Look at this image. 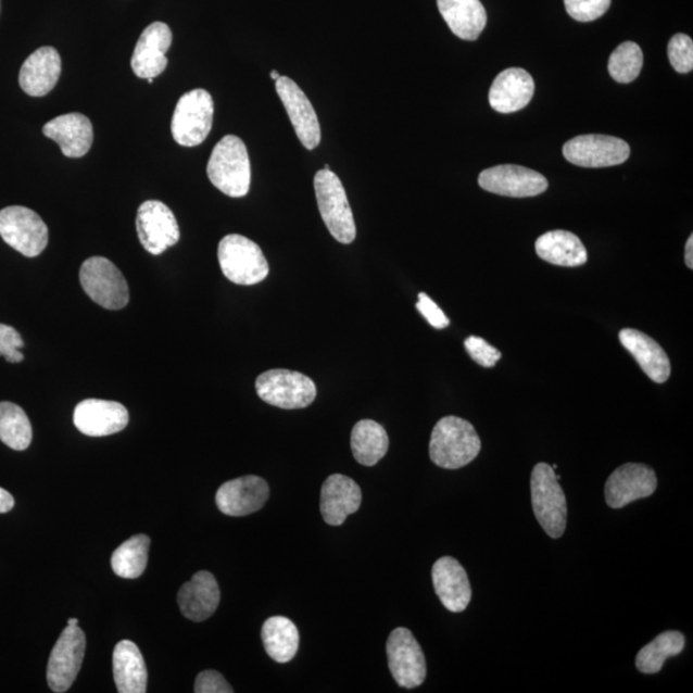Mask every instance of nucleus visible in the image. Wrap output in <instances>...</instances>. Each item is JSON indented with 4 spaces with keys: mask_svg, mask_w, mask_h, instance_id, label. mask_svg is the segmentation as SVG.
<instances>
[{
    "mask_svg": "<svg viewBox=\"0 0 693 693\" xmlns=\"http://www.w3.org/2000/svg\"><path fill=\"white\" fill-rule=\"evenodd\" d=\"M275 88L302 146L308 151L315 150L322 141V129L314 105L291 77L280 76Z\"/></svg>",
    "mask_w": 693,
    "mask_h": 693,
    "instance_id": "nucleus-15",
    "label": "nucleus"
},
{
    "mask_svg": "<svg viewBox=\"0 0 693 693\" xmlns=\"http://www.w3.org/2000/svg\"><path fill=\"white\" fill-rule=\"evenodd\" d=\"M270 76L274 81H277L280 77V74L278 73V71L273 70Z\"/></svg>",
    "mask_w": 693,
    "mask_h": 693,
    "instance_id": "nucleus-45",
    "label": "nucleus"
},
{
    "mask_svg": "<svg viewBox=\"0 0 693 693\" xmlns=\"http://www.w3.org/2000/svg\"><path fill=\"white\" fill-rule=\"evenodd\" d=\"M75 427L89 437L118 433L129 424V413L122 403L105 400H85L76 406Z\"/></svg>",
    "mask_w": 693,
    "mask_h": 693,
    "instance_id": "nucleus-19",
    "label": "nucleus"
},
{
    "mask_svg": "<svg viewBox=\"0 0 693 693\" xmlns=\"http://www.w3.org/2000/svg\"><path fill=\"white\" fill-rule=\"evenodd\" d=\"M42 134L54 140L70 159H80L87 154L94 139L93 125L81 113H67L51 119L42 127Z\"/></svg>",
    "mask_w": 693,
    "mask_h": 693,
    "instance_id": "nucleus-22",
    "label": "nucleus"
},
{
    "mask_svg": "<svg viewBox=\"0 0 693 693\" xmlns=\"http://www.w3.org/2000/svg\"><path fill=\"white\" fill-rule=\"evenodd\" d=\"M0 441L16 451L28 449L33 441L30 420L24 410L12 402H0Z\"/></svg>",
    "mask_w": 693,
    "mask_h": 693,
    "instance_id": "nucleus-34",
    "label": "nucleus"
},
{
    "mask_svg": "<svg viewBox=\"0 0 693 693\" xmlns=\"http://www.w3.org/2000/svg\"><path fill=\"white\" fill-rule=\"evenodd\" d=\"M619 341L650 379L657 385L666 383L671 373L670 360L659 343L635 329L620 330Z\"/></svg>",
    "mask_w": 693,
    "mask_h": 693,
    "instance_id": "nucleus-26",
    "label": "nucleus"
},
{
    "mask_svg": "<svg viewBox=\"0 0 693 693\" xmlns=\"http://www.w3.org/2000/svg\"><path fill=\"white\" fill-rule=\"evenodd\" d=\"M670 65L680 74H689L693 68V41L689 35L676 34L668 45Z\"/></svg>",
    "mask_w": 693,
    "mask_h": 693,
    "instance_id": "nucleus-36",
    "label": "nucleus"
},
{
    "mask_svg": "<svg viewBox=\"0 0 693 693\" xmlns=\"http://www.w3.org/2000/svg\"><path fill=\"white\" fill-rule=\"evenodd\" d=\"M563 153L572 165L601 168L625 164L631 148L623 139L591 134L570 139L565 143Z\"/></svg>",
    "mask_w": 693,
    "mask_h": 693,
    "instance_id": "nucleus-12",
    "label": "nucleus"
},
{
    "mask_svg": "<svg viewBox=\"0 0 693 693\" xmlns=\"http://www.w3.org/2000/svg\"><path fill=\"white\" fill-rule=\"evenodd\" d=\"M0 237L26 257H37L47 249L48 228L37 212L23 206L0 211Z\"/></svg>",
    "mask_w": 693,
    "mask_h": 693,
    "instance_id": "nucleus-9",
    "label": "nucleus"
},
{
    "mask_svg": "<svg viewBox=\"0 0 693 693\" xmlns=\"http://www.w3.org/2000/svg\"><path fill=\"white\" fill-rule=\"evenodd\" d=\"M684 261H685V266H688L690 270H692L693 268V236H691L688 240V243H685Z\"/></svg>",
    "mask_w": 693,
    "mask_h": 693,
    "instance_id": "nucleus-43",
    "label": "nucleus"
},
{
    "mask_svg": "<svg viewBox=\"0 0 693 693\" xmlns=\"http://www.w3.org/2000/svg\"><path fill=\"white\" fill-rule=\"evenodd\" d=\"M363 492L355 480L342 474H333L322 488L320 512L327 525L342 526L350 515L358 512Z\"/></svg>",
    "mask_w": 693,
    "mask_h": 693,
    "instance_id": "nucleus-20",
    "label": "nucleus"
},
{
    "mask_svg": "<svg viewBox=\"0 0 693 693\" xmlns=\"http://www.w3.org/2000/svg\"><path fill=\"white\" fill-rule=\"evenodd\" d=\"M351 449L356 462L364 466L377 465L387 455L389 438L379 423L361 420L352 429Z\"/></svg>",
    "mask_w": 693,
    "mask_h": 693,
    "instance_id": "nucleus-31",
    "label": "nucleus"
},
{
    "mask_svg": "<svg viewBox=\"0 0 693 693\" xmlns=\"http://www.w3.org/2000/svg\"><path fill=\"white\" fill-rule=\"evenodd\" d=\"M14 506V499L9 491L0 488V514L9 513Z\"/></svg>",
    "mask_w": 693,
    "mask_h": 693,
    "instance_id": "nucleus-42",
    "label": "nucleus"
},
{
    "mask_svg": "<svg viewBox=\"0 0 693 693\" xmlns=\"http://www.w3.org/2000/svg\"><path fill=\"white\" fill-rule=\"evenodd\" d=\"M314 187L317 206L330 235L339 243L351 244L356 238V224L341 179L324 168L315 175Z\"/></svg>",
    "mask_w": 693,
    "mask_h": 693,
    "instance_id": "nucleus-4",
    "label": "nucleus"
},
{
    "mask_svg": "<svg viewBox=\"0 0 693 693\" xmlns=\"http://www.w3.org/2000/svg\"><path fill=\"white\" fill-rule=\"evenodd\" d=\"M147 81L153 84L154 79H147Z\"/></svg>",
    "mask_w": 693,
    "mask_h": 693,
    "instance_id": "nucleus-46",
    "label": "nucleus"
},
{
    "mask_svg": "<svg viewBox=\"0 0 693 693\" xmlns=\"http://www.w3.org/2000/svg\"><path fill=\"white\" fill-rule=\"evenodd\" d=\"M565 9L571 18L579 23H591L610 9L612 0H564Z\"/></svg>",
    "mask_w": 693,
    "mask_h": 693,
    "instance_id": "nucleus-37",
    "label": "nucleus"
},
{
    "mask_svg": "<svg viewBox=\"0 0 693 693\" xmlns=\"http://www.w3.org/2000/svg\"><path fill=\"white\" fill-rule=\"evenodd\" d=\"M387 656L389 670L400 688L416 689L426 681V655L407 628H395L389 634Z\"/></svg>",
    "mask_w": 693,
    "mask_h": 693,
    "instance_id": "nucleus-10",
    "label": "nucleus"
},
{
    "mask_svg": "<svg viewBox=\"0 0 693 693\" xmlns=\"http://www.w3.org/2000/svg\"><path fill=\"white\" fill-rule=\"evenodd\" d=\"M217 256L225 277L238 286L259 285L270 272L263 250L243 236L230 235L223 238Z\"/></svg>",
    "mask_w": 693,
    "mask_h": 693,
    "instance_id": "nucleus-5",
    "label": "nucleus"
},
{
    "mask_svg": "<svg viewBox=\"0 0 693 693\" xmlns=\"http://www.w3.org/2000/svg\"><path fill=\"white\" fill-rule=\"evenodd\" d=\"M478 182L487 192L513 198L540 196L549 188L547 179L542 174L518 165L484 169Z\"/></svg>",
    "mask_w": 693,
    "mask_h": 693,
    "instance_id": "nucleus-14",
    "label": "nucleus"
},
{
    "mask_svg": "<svg viewBox=\"0 0 693 693\" xmlns=\"http://www.w3.org/2000/svg\"><path fill=\"white\" fill-rule=\"evenodd\" d=\"M642 66V49L633 41H626L612 53L609 74L615 81L628 84L638 79Z\"/></svg>",
    "mask_w": 693,
    "mask_h": 693,
    "instance_id": "nucleus-35",
    "label": "nucleus"
},
{
    "mask_svg": "<svg viewBox=\"0 0 693 693\" xmlns=\"http://www.w3.org/2000/svg\"><path fill=\"white\" fill-rule=\"evenodd\" d=\"M113 676L119 693H144L148 671L143 655L131 641L118 642L113 652Z\"/></svg>",
    "mask_w": 693,
    "mask_h": 693,
    "instance_id": "nucleus-28",
    "label": "nucleus"
},
{
    "mask_svg": "<svg viewBox=\"0 0 693 693\" xmlns=\"http://www.w3.org/2000/svg\"><path fill=\"white\" fill-rule=\"evenodd\" d=\"M464 345L469 356L476 361L478 365L483 367H493L502 357L496 346L491 345L480 337L470 336L466 338Z\"/></svg>",
    "mask_w": 693,
    "mask_h": 693,
    "instance_id": "nucleus-38",
    "label": "nucleus"
},
{
    "mask_svg": "<svg viewBox=\"0 0 693 693\" xmlns=\"http://www.w3.org/2000/svg\"><path fill=\"white\" fill-rule=\"evenodd\" d=\"M270 497L265 479L245 476L229 480L216 493L218 511L228 516H247L263 508Z\"/></svg>",
    "mask_w": 693,
    "mask_h": 693,
    "instance_id": "nucleus-17",
    "label": "nucleus"
},
{
    "mask_svg": "<svg viewBox=\"0 0 693 693\" xmlns=\"http://www.w3.org/2000/svg\"><path fill=\"white\" fill-rule=\"evenodd\" d=\"M445 24L463 40H477L487 25V12L480 0H437Z\"/></svg>",
    "mask_w": 693,
    "mask_h": 693,
    "instance_id": "nucleus-27",
    "label": "nucleus"
},
{
    "mask_svg": "<svg viewBox=\"0 0 693 693\" xmlns=\"http://www.w3.org/2000/svg\"><path fill=\"white\" fill-rule=\"evenodd\" d=\"M656 488L657 478L653 468L645 464L628 463L614 470L606 480V504L612 508H621L633 501L652 496Z\"/></svg>",
    "mask_w": 693,
    "mask_h": 693,
    "instance_id": "nucleus-16",
    "label": "nucleus"
},
{
    "mask_svg": "<svg viewBox=\"0 0 693 693\" xmlns=\"http://www.w3.org/2000/svg\"><path fill=\"white\" fill-rule=\"evenodd\" d=\"M437 596L451 613H463L471 600V587L468 575L456 558L441 557L431 570Z\"/></svg>",
    "mask_w": 693,
    "mask_h": 693,
    "instance_id": "nucleus-21",
    "label": "nucleus"
},
{
    "mask_svg": "<svg viewBox=\"0 0 693 693\" xmlns=\"http://www.w3.org/2000/svg\"><path fill=\"white\" fill-rule=\"evenodd\" d=\"M67 625H68V626H79V619H77V618H70V619L67 620Z\"/></svg>",
    "mask_w": 693,
    "mask_h": 693,
    "instance_id": "nucleus-44",
    "label": "nucleus"
},
{
    "mask_svg": "<svg viewBox=\"0 0 693 693\" xmlns=\"http://www.w3.org/2000/svg\"><path fill=\"white\" fill-rule=\"evenodd\" d=\"M24 341L18 331L10 325L0 324V356L11 364H18L24 361L21 349H24Z\"/></svg>",
    "mask_w": 693,
    "mask_h": 693,
    "instance_id": "nucleus-39",
    "label": "nucleus"
},
{
    "mask_svg": "<svg viewBox=\"0 0 693 693\" xmlns=\"http://www.w3.org/2000/svg\"><path fill=\"white\" fill-rule=\"evenodd\" d=\"M482 442L476 428L457 416H445L431 431L429 456L442 469L456 470L479 455Z\"/></svg>",
    "mask_w": 693,
    "mask_h": 693,
    "instance_id": "nucleus-1",
    "label": "nucleus"
},
{
    "mask_svg": "<svg viewBox=\"0 0 693 693\" xmlns=\"http://www.w3.org/2000/svg\"><path fill=\"white\" fill-rule=\"evenodd\" d=\"M534 94V80L528 71L513 67L502 71L490 90V104L500 113L526 109Z\"/></svg>",
    "mask_w": 693,
    "mask_h": 693,
    "instance_id": "nucleus-25",
    "label": "nucleus"
},
{
    "mask_svg": "<svg viewBox=\"0 0 693 693\" xmlns=\"http://www.w3.org/2000/svg\"><path fill=\"white\" fill-rule=\"evenodd\" d=\"M62 71L60 53L52 47H41L24 62L20 71V85L30 97L51 93Z\"/></svg>",
    "mask_w": 693,
    "mask_h": 693,
    "instance_id": "nucleus-24",
    "label": "nucleus"
},
{
    "mask_svg": "<svg viewBox=\"0 0 693 693\" xmlns=\"http://www.w3.org/2000/svg\"><path fill=\"white\" fill-rule=\"evenodd\" d=\"M259 398L268 405L297 410L305 408L316 399L313 380L299 371L274 369L261 374L256 380Z\"/></svg>",
    "mask_w": 693,
    "mask_h": 693,
    "instance_id": "nucleus-8",
    "label": "nucleus"
},
{
    "mask_svg": "<svg viewBox=\"0 0 693 693\" xmlns=\"http://www.w3.org/2000/svg\"><path fill=\"white\" fill-rule=\"evenodd\" d=\"M532 506L537 520L551 539H560L567 529V497L553 466L540 463L530 478Z\"/></svg>",
    "mask_w": 693,
    "mask_h": 693,
    "instance_id": "nucleus-3",
    "label": "nucleus"
},
{
    "mask_svg": "<svg viewBox=\"0 0 693 693\" xmlns=\"http://www.w3.org/2000/svg\"><path fill=\"white\" fill-rule=\"evenodd\" d=\"M173 33L164 23H153L141 33L134 49L131 68L140 79H154L167 67L166 53L172 47Z\"/></svg>",
    "mask_w": 693,
    "mask_h": 693,
    "instance_id": "nucleus-18",
    "label": "nucleus"
},
{
    "mask_svg": "<svg viewBox=\"0 0 693 693\" xmlns=\"http://www.w3.org/2000/svg\"><path fill=\"white\" fill-rule=\"evenodd\" d=\"M416 308L424 316V319L431 325V327L436 329H444L449 327V317L445 316L440 306H438L428 294H419V301H417Z\"/></svg>",
    "mask_w": 693,
    "mask_h": 693,
    "instance_id": "nucleus-41",
    "label": "nucleus"
},
{
    "mask_svg": "<svg viewBox=\"0 0 693 693\" xmlns=\"http://www.w3.org/2000/svg\"><path fill=\"white\" fill-rule=\"evenodd\" d=\"M151 540L146 534L131 537L119 546L111 557V565L115 575L126 579H136L143 575L148 555H150Z\"/></svg>",
    "mask_w": 693,
    "mask_h": 693,
    "instance_id": "nucleus-33",
    "label": "nucleus"
},
{
    "mask_svg": "<svg viewBox=\"0 0 693 693\" xmlns=\"http://www.w3.org/2000/svg\"><path fill=\"white\" fill-rule=\"evenodd\" d=\"M685 645L684 635L678 631L664 632L641 648L635 657V667L643 675H656L668 657L680 655Z\"/></svg>",
    "mask_w": 693,
    "mask_h": 693,
    "instance_id": "nucleus-32",
    "label": "nucleus"
},
{
    "mask_svg": "<svg viewBox=\"0 0 693 693\" xmlns=\"http://www.w3.org/2000/svg\"><path fill=\"white\" fill-rule=\"evenodd\" d=\"M220 598L216 578L210 571H198L190 582L182 584L178 603L184 617L200 623L215 614Z\"/></svg>",
    "mask_w": 693,
    "mask_h": 693,
    "instance_id": "nucleus-23",
    "label": "nucleus"
},
{
    "mask_svg": "<svg viewBox=\"0 0 693 693\" xmlns=\"http://www.w3.org/2000/svg\"><path fill=\"white\" fill-rule=\"evenodd\" d=\"M85 650H87V639L81 629L67 625L48 662V684L53 692H66L74 684L81 668Z\"/></svg>",
    "mask_w": 693,
    "mask_h": 693,
    "instance_id": "nucleus-11",
    "label": "nucleus"
},
{
    "mask_svg": "<svg viewBox=\"0 0 693 693\" xmlns=\"http://www.w3.org/2000/svg\"><path fill=\"white\" fill-rule=\"evenodd\" d=\"M137 231L147 252L159 256L180 239V229L173 211L160 201H147L138 210Z\"/></svg>",
    "mask_w": 693,
    "mask_h": 693,
    "instance_id": "nucleus-13",
    "label": "nucleus"
},
{
    "mask_svg": "<svg viewBox=\"0 0 693 693\" xmlns=\"http://www.w3.org/2000/svg\"><path fill=\"white\" fill-rule=\"evenodd\" d=\"M261 638H263L267 655L274 662L289 663L299 653L300 632L291 619L286 617L268 618L263 626Z\"/></svg>",
    "mask_w": 693,
    "mask_h": 693,
    "instance_id": "nucleus-30",
    "label": "nucleus"
},
{
    "mask_svg": "<svg viewBox=\"0 0 693 693\" xmlns=\"http://www.w3.org/2000/svg\"><path fill=\"white\" fill-rule=\"evenodd\" d=\"M214 99L207 90L194 89L176 104L172 133L176 143L197 147L207 139L214 123Z\"/></svg>",
    "mask_w": 693,
    "mask_h": 693,
    "instance_id": "nucleus-6",
    "label": "nucleus"
},
{
    "mask_svg": "<svg viewBox=\"0 0 693 693\" xmlns=\"http://www.w3.org/2000/svg\"><path fill=\"white\" fill-rule=\"evenodd\" d=\"M196 693H232L235 690L226 682L224 676L216 670H204L198 675L196 684Z\"/></svg>",
    "mask_w": 693,
    "mask_h": 693,
    "instance_id": "nucleus-40",
    "label": "nucleus"
},
{
    "mask_svg": "<svg viewBox=\"0 0 693 693\" xmlns=\"http://www.w3.org/2000/svg\"><path fill=\"white\" fill-rule=\"evenodd\" d=\"M536 252L543 261L556 266L577 267L589 260L582 240L565 230L549 231L541 236L537 239Z\"/></svg>",
    "mask_w": 693,
    "mask_h": 693,
    "instance_id": "nucleus-29",
    "label": "nucleus"
},
{
    "mask_svg": "<svg viewBox=\"0 0 693 693\" xmlns=\"http://www.w3.org/2000/svg\"><path fill=\"white\" fill-rule=\"evenodd\" d=\"M209 179L226 196L240 198L251 188V162L243 140L236 136L224 137L211 153L207 165Z\"/></svg>",
    "mask_w": 693,
    "mask_h": 693,
    "instance_id": "nucleus-2",
    "label": "nucleus"
},
{
    "mask_svg": "<svg viewBox=\"0 0 693 693\" xmlns=\"http://www.w3.org/2000/svg\"><path fill=\"white\" fill-rule=\"evenodd\" d=\"M81 287L97 305L122 310L130 301L129 286L122 272L109 259L90 257L80 268Z\"/></svg>",
    "mask_w": 693,
    "mask_h": 693,
    "instance_id": "nucleus-7",
    "label": "nucleus"
}]
</instances>
